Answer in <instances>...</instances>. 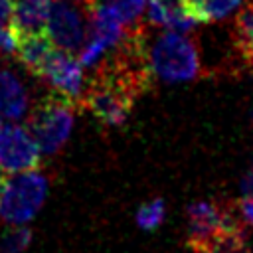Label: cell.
<instances>
[{
	"label": "cell",
	"mask_w": 253,
	"mask_h": 253,
	"mask_svg": "<svg viewBox=\"0 0 253 253\" xmlns=\"http://www.w3.org/2000/svg\"><path fill=\"white\" fill-rule=\"evenodd\" d=\"M42 150L32 132L20 125L0 126V174H20L38 168Z\"/></svg>",
	"instance_id": "7"
},
{
	"label": "cell",
	"mask_w": 253,
	"mask_h": 253,
	"mask_svg": "<svg viewBox=\"0 0 253 253\" xmlns=\"http://www.w3.org/2000/svg\"><path fill=\"white\" fill-rule=\"evenodd\" d=\"M134 99L136 93L123 79L101 67L83 89L79 107H85L103 126H123L132 111Z\"/></svg>",
	"instance_id": "1"
},
{
	"label": "cell",
	"mask_w": 253,
	"mask_h": 253,
	"mask_svg": "<svg viewBox=\"0 0 253 253\" xmlns=\"http://www.w3.org/2000/svg\"><path fill=\"white\" fill-rule=\"evenodd\" d=\"M2 182H4V178H2V176H0V188H2Z\"/></svg>",
	"instance_id": "23"
},
{
	"label": "cell",
	"mask_w": 253,
	"mask_h": 253,
	"mask_svg": "<svg viewBox=\"0 0 253 253\" xmlns=\"http://www.w3.org/2000/svg\"><path fill=\"white\" fill-rule=\"evenodd\" d=\"M241 186H243L245 194H253V164H251V168L247 170V174H245V178H243Z\"/></svg>",
	"instance_id": "22"
},
{
	"label": "cell",
	"mask_w": 253,
	"mask_h": 253,
	"mask_svg": "<svg viewBox=\"0 0 253 253\" xmlns=\"http://www.w3.org/2000/svg\"><path fill=\"white\" fill-rule=\"evenodd\" d=\"M186 2L190 16L196 20V24L223 20L243 4V0H186Z\"/></svg>",
	"instance_id": "13"
},
{
	"label": "cell",
	"mask_w": 253,
	"mask_h": 253,
	"mask_svg": "<svg viewBox=\"0 0 253 253\" xmlns=\"http://www.w3.org/2000/svg\"><path fill=\"white\" fill-rule=\"evenodd\" d=\"M103 2H107L117 12V16L123 20V24H130V22L138 20V16L142 14V10L146 6V0H103Z\"/></svg>",
	"instance_id": "17"
},
{
	"label": "cell",
	"mask_w": 253,
	"mask_h": 253,
	"mask_svg": "<svg viewBox=\"0 0 253 253\" xmlns=\"http://www.w3.org/2000/svg\"><path fill=\"white\" fill-rule=\"evenodd\" d=\"M235 208L239 211L241 221L253 227V194H245L243 198H239L235 202Z\"/></svg>",
	"instance_id": "20"
},
{
	"label": "cell",
	"mask_w": 253,
	"mask_h": 253,
	"mask_svg": "<svg viewBox=\"0 0 253 253\" xmlns=\"http://www.w3.org/2000/svg\"><path fill=\"white\" fill-rule=\"evenodd\" d=\"M79 0H51L43 32L53 45L75 53L87 38V24Z\"/></svg>",
	"instance_id": "6"
},
{
	"label": "cell",
	"mask_w": 253,
	"mask_h": 253,
	"mask_svg": "<svg viewBox=\"0 0 253 253\" xmlns=\"http://www.w3.org/2000/svg\"><path fill=\"white\" fill-rule=\"evenodd\" d=\"M186 215H188L186 245L194 253H204L221 229L243 227L241 225L243 221L233 202L198 200L188 206Z\"/></svg>",
	"instance_id": "5"
},
{
	"label": "cell",
	"mask_w": 253,
	"mask_h": 253,
	"mask_svg": "<svg viewBox=\"0 0 253 253\" xmlns=\"http://www.w3.org/2000/svg\"><path fill=\"white\" fill-rule=\"evenodd\" d=\"M164 213H166L164 202L160 198L150 200V202H146V204H142L138 208V211H136V223L142 229H156L164 221Z\"/></svg>",
	"instance_id": "16"
},
{
	"label": "cell",
	"mask_w": 253,
	"mask_h": 253,
	"mask_svg": "<svg viewBox=\"0 0 253 253\" xmlns=\"http://www.w3.org/2000/svg\"><path fill=\"white\" fill-rule=\"evenodd\" d=\"M53 43L47 38L45 32H36V34H26L20 36L18 40V47H16V55L20 59V63L38 77L43 61L47 59V55L51 53Z\"/></svg>",
	"instance_id": "12"
},
{
	"label": "cell",
	"mask_w": 253,
	"mask_h": 253,
	"mask_svg": "<svg viewBox=\"0 0 253 253\" xmlns=\"http://www.w3.org/2000/svg\"><path fill=\"white\" fill-rule=\"evenodd\" d=\"M204 253H247V237L243 227L221 229Z\"/></svg>",
	"instance_id": "14"
},
{
	"label": "cell",
	"mask_w": 253,
	"mask_h": 253,
	"mask_svg": "<svg viewBox=\"0 0 253 253\" xmlns=\"http://www.w3.org/2000/svg\"><path fill=\"white\" fill-rule=\"evenodd\" d=\"M20 36L10 24H0V55H12L16 53Z\"/></svg>",
	"instance_id": "19"
},
{
	"label": "cell",
	"mask_w": 253,
	"mask_h": 253,
	"mask_svg": "<svg viewBox=\"0 0 253 253\" xmlns=\"http://www.w3.org/2000/svg\"><path fill=\"white\" fill-rule=\"evenodd\" d=\"M249 57H251V59H253V53H251V55H249Z\"/></svg>",
	"instance_id": "25"
},
{
	"label": "cell",
	"mask_w": 253,
	"mask_h": 253,
	"mask_svg": "<svg viewBox=\"0 0 253 253\" xmlns=\"http://www.w3.org/2000/svg\"><path fill=\"white\" fill-rule=\"evenodd\" d=\"M32 243V229L24 225H10L0 233V253H24Z\"/></svg>",
	"instance_id": "15"
},
{
	"label": "cell",
	"mask_w": 253,
	"mask_h": 253,
	"mask_svg": "<svg viewBox=\"0 0 253 253\" xmlns=\"http://www.w3.org/2000/svg\"><path fill=\"white\" fill-rule=\"evenodd\" d=\"M148 67L162 81H190L200 73V55L192 40L170 30L160 34L152 43Z\"/></svg>",
	"instance_id": "3"
},
{
	"label": "cell",
	"mask_w": 253,
	"mask_h": 253,
	"mask_svg": "<svg viewBox=\"0 0 253 253\" xmlns=\"http://www.w3.org/2000/svg\"><path fill=\"white\" fill-rule=\"evenodd\" d=\"M38 77L47 81L55 93H59L61 97L79 105L83 89H85V79H83V65L79 63V59L73 53L59 49V47L51 49V53L43 61Z\"/></svg>",
	"instance_id": "8"
},
{
	"label": "cell",
	"mask_w": 253,
	"mask_h": 253,
	"mask_svg": "<svg viewBox=\"0 0 253 253\" xmlns=\"http://www.w3.org/2000/svg\"><path fill=\"white\" fill-rule=\"evenodd\" d=\"M148 18L174 32H188L196 24L186 0H148Z\"/></svg>",
	"instance_id": "10"
},
{
	"label": "cell",
	"mask_w": 253,
	"mask_h": 253,
	"mask_svg": "<svg viewBox=\"0 0 253 253\" xmlns=\"http://www.w3.org/2000/svg\"><path fill=\"white\" fill-rule=\"evenodd\" d=\"M14 0H0V24H10Z\"/></svg>",
	"instance_id": "21"
},
{
	"label": "cell",
	"mask_w": 253,
	"mask_h": 253,
	"mask_svg": "<svg viewBox=\"0 0 253 253\" xmlns=\"http://www.w3.org/2000/svg\"><path fill=\"white\" fill-rule=\"evenodd\" d=\"M47 196V178L38 168L10 174L0 188V221L8 225L28 223L43 206Z\"/></svg>",
	"instance_id": "2"
},
{
	"label": "cell",
	"mask_w": 253,
	"mask_h": 253,
	"mask_svg": "<svg viewBox=\"0 0 253 253\" xmlns=\"http://www.w3.org/2000/svg\"><path fill=\"white\" fill-rule=\"evenodd\" d=\"M30 109V95L20 77L10 69H0V119L20 121Z\"/></svg>",
	"instance_id": "9"
},
{
	"label": "cell",
	"mask_w": 253,
	"mask_h": 253,
	"mask_svg": "<svg viewBox=\"0 0 253 253\" xmlns=\"http://www.w3.org/2000/svg\"><path fill=\"white\" fill-rule=\"evenodd\" d=\"M237 34H239L241 47H245L247 55H251L253 53V6L241 12L237 20Z\"/></svg>",
	"instance_id": "18"
},
{
	"label": "cell",
	"mask_w": 253,
	"mask_h": 253,
	"mask_svg": "<svg viewBox=\"0 0 253 253\" xmlns=\"http://www.w3.org/2000/svg\"><path fill=\"white\" fill-rule=\"evenodd\" d=\"M0 126H2V119H0Z\"/></svg>",
	"instance_id": "24"
},
{
	"label": "cell",
	"mask_w": 253,
	"mask_h": 253,
	"mask_svg": "<svg viewBox=\"0 0 253 253\" xmlns=\"http://www.w3.org/2000/svg\"><path fill=\"white\" fill-rule=\"evenodd\" d=\"M75 103L51 93L34 109L30 117V132L43 154H55L69 138L75 121Z\"/></svg>",
	"instance_id": "4"
},
{
	"label": "cell",
	"mask_w": 253,
	"mask_h": 253,
	"mask_svg": "<svg viewBox=\"0 0 253 253\" xmlns=\"http://www.w3.org/2000/svg\"><path fill=\"white\" fill-rule=\"evenodd\" d=\"M51 0H16L10 26L18 36L43 32Z\"/></svg>",
	"instance_id": "11"
}]
</instances>
